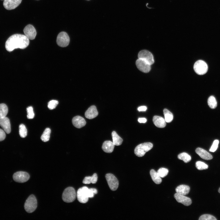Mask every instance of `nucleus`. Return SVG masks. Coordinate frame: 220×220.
I'll return each instance as SVG.
<instances>
[{
    "instance_id": "1",
    "label": "nucleus",
    "mask_w": 220,
    "mask_h": 220,
    "mask_svg": "<svg viewBox=\"0 0 220 220\" xmlns=\"http://www.w3.org/2000/svg\"><path fill=\"white\" fill-rule=\"evenodd\" d=\"M29 43V39L25 35L15 34L7 39L5 47L7 50L11 52L17 48L25 49L28 46Z\"/></svg>"
},
{
    "instance_id": "2",
    "label": "nucleus",
    "mask_w": 220,
    "mask_h": 220,
    "mask_svg": "<svg viewBox=\"0 0 220 220\" xmlns=\"http://www.w3.org/2000/svg\"><path fill=\"white\" fill-rule=\"evenodd\" d=\"M97 193V190L96 189H89L86 186H84L78 189L76 195L79 202L85 203L88 202L89 198L93 197L94 194Z\"/></svg>"
},
{
    "instance_id": "3",
    "label": "nucleus",
    "mask_w": 220,
    "mask_h": 220,
    "mask_svg": "<svg viewBox=\"0 0 220 220\" xmlns=\"http://www.w3.org/2000/svg\"><path fill=\"white\" fill-rule=\"evenodd\" d=\"M152 147V144L150 142L141 144L135 148L134 153L138 157H142L145 155L146 152L151 149Z\"/></svg>"
},
{
    "instance_id": "4",
    "label": "nucleus",
    "mask_w": 220,
    "mask_h": 220,
    "mask_svg": "<svg viewBox=\"0 0 220 220\" xmlns=\"http://www.w3.org/2000/svg\"><path fill=\"white\" fill-rule=\"evenodd\" d=\"M76 194L75 189L72 187H68L64 190L62 196L63 200L66 203L73 202L75 199Z\"/></svg>"
},
{
    "instance_id": "5",
    "label": "nucleus",
    "mask_w": 220,
    "mask_h": 220,
    "mask_svg": "<svg viewBox=\"0 0 220 220\" xmlns=\"http://www.w3.org/2000/svg\"><path fill=\"white\" fill-rule=\"evenodd\" d=\"M37 207V201L33 195L30 196L26 200L24 205L25 211L28 213L34 212Z\"/></svg>"
},
{
    "instance_id": "6",
    "label": "nucleus",
    "mask_w": 220,
    "mask_h": 220,
    "mask_svg": "<svg viewBox=\"0 0 220 220\" xmlns=\"http://www.w3.org/2000/svg\"><path fill=\"white\" fill-rule=\"evenodd\" d=\"M193 68L195 72L197 74L203 75L207 72L208 66L204 61L202 60H199L195 63Z\"/></svg>"
},
{
    "instance_id": "7",
    "label": "nucleus",
    "mask_w": 220,
    "mask_h": 220,
    "mask_svg": "<svg viewBox=\"0 0 220 220\" xmlns=\"http://www.w3.org/2000/svg\"><path fill=\"white\" fill-rule=\"evenodd\" d=\"M105 178L110 189L112 191H115L119 186V181L111 173L107 174Z\"/></svg>"
},
{
    "instance_id": "8",
    "label": "nucleus",
    "mask_w": 220,
    "mask_h": 220,
    "mask_svg": "<svg viewBox=\"0 0 220 220\" xmlns=\"http://www.w3.org/2000/svg\"><path fill=\"white\" fill-rule=\"evenodd\" d=\"M70 39L68 34L65 32H61L58 35L57 38V45L61 47H65L69 44Z\"/></svg>"
},
{
    "instance_id": "9",
    "label": "nucleus",
    "mask_w": 220,
    "mask_h": 220,
    "mask_svg": "<svg viewBox=\"0 0 220 220\" xmlns=\"http://www.w3.org/2000/svg\"><path fill=\"white\" fill-rule=\"evenodd\" d=\"M138 58L145 61L151 65L154 62L152 54L147 50H143L140 51L138 53Z\"/></svg>"
},
{
    "instance_id": "10",
    "label": "nucleus",
    "mask_w": 220,
    "mask_h": 220,
    "mask_svg": "<svg viewBox=\"0 0 220 220\" xmlns=\"http://www.w3.org/2000/svg\"><path fill=\"white\" fill-rule=\"evenodd\" d=\"M29 174L25 172L19 171L14 174L13 175V180L19 183H24L27 181L29 179Z\"/></svg>"
},
{
    "instance_id": "11",
    "label": "nucleus",
    "mask_w": 220,
    "mask_h": 220,
    "mask_svg": "<svg viewBox=\"0 0 220 220\" xmlns=\"http://www.w3.org/2000/svg\"><path fill=\"white\" fill-rule=\"evenodd\" d=\"M136 64L139 70L144 73L149 72L151 69V65L141 59L138 58L137 60Z\"/></svg>"
},
{
    "instance_id": "12",
    "label": "nucleus",
    "mask_w": 220,
    "mask_h": 220,
    "mask_svg": "<svg viewBox=\"0 0 220 220\" xmlns=\"http://www.w3.org/2000/svg\"><path fill=\"white\" fill-rule=\"evenodd\" d=\"M25 35L30 40L35 39L36 35V31L34 27L31 24L27 25L23 30Z\"/></svg>"
},
{
    "instance_id": "13",
    "label": "nucleus",
    "mask_w": 220,
    "mask_h": 220,
    "mask_svg": "<svg viewBox=\"0 0 220 220\" xmlns=\"http://www.w3.org/2000/svg\"><path fill=\"white\" fill-rule=\"evenodd\" d=\"M21 1L22 0H4L3 5L6 9L12 10L17 7Z\"/></svg>"
},
{
    "instance_id": "14",
    "label": "nucleus",
    "mask_w": 220,
    "mask_h": 220,
    "mask_svg": "<svg viewBox=\"0 0 220 220\" xmlns=\"http://www.w3.org/2000/svg\"><path fill=\"white\" fill-rule=\"evenodd\" d=\"M0 126L7 134L10 133L11 125L9 120L8 117H5L0 118Z\"/></svg>"
},
{
    "instance_id": "15",
    "label": "nucleus",
    "mask_w": 220,
    "mask_h": 220,
    "mask_svg": "<svg viewBox=\"0 0 220 220\" xmlns=\"http://www.w3.org/2000/svg\"><path fill=\"white\" fill-rule=\"evenodd\" d=\"M174 196L178 202L181 203L185 206H188L192 204L191 199L184 195L176 193L174 194Z\"/></svg>"
},
{
    "instance_id": "16",
    "label": "nucleus",
    "mask_w": 220,
    "mask_h": 220,
    "mask_svg": "<svg viewBox=\"0 0 220 220\" xmlns=\"http://www.w3.org/2000/svg\"><path fill=\"white\" fill-rule=\"evenodd\" d=\"M98 115V112L95 105H92L90 107L85 113L86 117L89 119L95 118Z\"/></svg>"
},
{
    "instance_id": "17",
    "label": "nucleus",
    "mask_w": 220,
    "mask_h": 220,
    "mask_svg": "<svg viewBox=\"0 0 220 220\" xmlns=\"http://www.w3.org/2000/svg\"><path fill=\"white\" fill-rule=\"evenodd\" d=\"M72 122L74 126L78 128H80L84 126L86 123L85 119L80 116H76L74 117L72 119Z\"/></svg>"
},
{
    "instance_id": "18",
    "label": "nucleus",
    "mask_w": 220,
    "mask_h": 220,
    "mask_svg": "<svg viewBox=\"0 0 220 220\" xmlns=\"http://www.w3.org/2000/svg\"><path fill=\"white\" fill-rule=\"evenodd\" d=\"M196 152L202 158L209 160L213 158L212 155L205 150L200 148H198L196 150Z\"/></svg>"
},
{
    "instance_id": "19",
    "label": "nucleus",
    "mask_w": 220,
    "mask_h": 220,
    "mask_svg": "<svg viewBox=\"0 0 220 220\" xmlns=\"http://www.w3.org/2000/svg\"><path fill=\"white\" fill-rule=\"evenodd\" d=\"M152 120L154 125L158 127L164 128L166 126V122L165 119L161 117L154 116Z\"/></svg>"
},
{
    "instance_id": "20",
    "label": "nucleus",
    "mask_w": 220,
    "mask_h": 220,
    "mask_svg": "<svg viewBox=\"0 0 220 220\" xmlns=\"http://www.w3.org/2000/svg\"><path fill=\"white\" fill-rule=\"evenodd\" d=\"M115 145L112 142L106 141L103 143L102 148L103 151L106 153H110L113 150Z\"/></svg>"
},
{
    "instance_id": "21",
    "label": "nucleus",
    "mask_w": 220,
    "mask_h": 220,
    "mask_svg": "<svg viewBox=\"0 0 220 220\" xmlns=\"http://www.w3.org/2000/svg\"><path fill=\"white\" fill-rule=\"evenodd\" d=\"M190 189L189 186L182 185L178 186L175 190L177 193L185 196L189 193Z\"/></svg>"
},
{
    "instance_id": "22",
    "label": "nucleus",
    "mask_w": 220,
    "mask_h": 220,
    "mask_svg": "<svg viewBox=\"0 0 220 220\" xmlns=\"http://www.w3.org/2000/svg\"><path fill=\"white\" fill-rule=\"evenodd\" d=\"M97 174L94 173L92 176L86 177L84 179L82 182L84 184L96 183L97 180Z\"/></svg>"
},
{
    "instance_id": "23",
    "label": "nucleus",
    "mask_w": 220,
    "mask_h": 220,
    "mask_svg": "<svg viewBox=\"0 0 220 220\" xmlns=\"http://www.w3.org/2000/svg\"><path fill=\"white\" fill-rule=\"evenodd\" d=\"M150 174L153 181L156 184H159L162 182V179L157 172L154 170H150Z\"/></svg>"
},
{
    "instance_id": "24",
    "label": "nucleus",
    "mask_w": 220,
    "mask_h": 220,
    "mask_svg": "<svg viewBox=\"0 0 220 220\" xmlns=\"http://www.w3.org/2000/svg\"><path fill=\"white\" fill-rule=\"evenodd\" d=\"M113 142L116 145H120L122 143L123 140L120 137L115 131H113L112 134Z\"/></svg>"
},
{
    "instance_id": "25",
    "label": "nucleus",
    "mask_w": 220,
    "mask_h": 220,
    "mask_svg": "<svg viewBox=\"0 0 220 220\" xmlns=\"http://www.w3.org/2000/svg\"><path fill=\"white\" fill-rule=\"evenodd\" d=\"M50 133L51 130L49 128H46L41 137V140L45 142L48 141L50 139Z\"/></svg>"
},
{
    "instance_id": "26",
    "label": "nucleus",
    "mask_w": 220,
    "mask_h": 220,
    "mask_svg": "<svg viewBox=\"0 0 220 220\" xmlns=\"http://www.w3.org/2000/svg\"><path fill=\"white\" fill-rule=\"evenodd\" d=\"M163 111L166 122L167 123L171 122L173 118L172 113L169 110L166 108L163 110Z\"/></svg>"
},
{
    "instance_id": "27",
    "label": "nucleus",
    "mask_w": 220,
    "mask_h": 220,
    "mask_svg": "<svg viewBox=\"0 0 220 220\" xmlns=\"http://www.w3.org/2000/svg\"><path fill=\"white\" fill-rule=\"evenodd\" d=\"M8 112V108L5 104H0V118L6 117Z\"/></svg>"
},
{
    "instance_id": "28",
    "label": "nucleus",
    "mask_w": 220,
    "mask_h": 220,
    "mask_svg": "<svg viewBox=\"0 0 220 220\" xmlns=\"http://www.w3.org/2000/svg\"><path fill=\"white\" fill-rule=\"evenodd\" d=\"M178 159L183 160L185 163L189 162L191 159V156L186 152H182L178 155Z\"/></svg>"
},
{
    "instance_id": "29",
    "label": "nucleus",
    "mask_w": 220,
    "mask_h": 220,
    "mask_svg": "<svg viewBox=\"0 0 220 220\" xmlns=\"http://www.w3.org/2000/svg\"><path fill=\"white\" fill-rule=\"evenodd\" d=\"M207 103L209 107L212 109L215 108L217 106V102L216 99L213 96H210L208 98Z\"/></svg>"
},
{
    "instance_id": "30",
    "label": "nucleus",
    "mask_w": 220,
    "mask_h": 220,
    "mask_svg": "<svg viewBox=\"0 0 220 220\" xmlns=\"http://www.w3.org/2000/svg\"><path fill=\"white\" fill-rule=\"evenodd\" d=\"M19 133L20 137L25 138L27 135V131L25 126L23 124H21L19 126Z\"/></svg>"
},
{
    "instance_id": "31",
    "label": "nucleus",
    "mask_w": 220,
    "mask_h": 220,
    "mask_svg": "<svg viewBox=\"0 0 220 220\" xmlns=\"http://www.w3.org/2000/svg\"><path fill=\"white\" fill-rule=\"evenodd\" d=\"M196 168L199 170H202L207 169L208 166L204 162L200 161H198L196 162Z\"/></svg>"
},
{
    "instance_id": "32",
    "label": "nucleus",
    "mask_w": 220,
    "mask_h": 220,
    "mask_svg": "<svg viewBox=\"0 0 220 220\" xmlns=\"http://www.w3.org/2000/svg\"><path fill=\"white\" fill-rule=\"evenodd\" d=\"M157 173L161 178H164L167 174L168 170L166 168H161L158 170Z\"/></svg>"
},
{
    "instance_id": "33",
    "label": "nucleus",
    "mask_w": 220,
    "mask_h": 220,
    "mask_svg": "<svg viewBox=\"0 0 220 220\" xmlns=\"http://www.w3.org/2000/svg\"><path fill=\"white\" fill-rule=\"evenodd\" d=\"M199 220H216V218L214 216L209 214H204L202 215L199 218Z\"/></svg>"
},
{
    "instance_id": "34",
    "label": "nucleus",
    "mask_w": 220,
    "mask_h": 220,
    "mask_svg": "<svg viewBox=\"0 0 220 220\" xmlns=\"http://www.w3.org/2000/svg\"><path fill=\"white\" fill-rule=\"evenodd\" d=\"M27 117L28 119H32L34 118L35 114L33 110V108L31 106H29L27 108Z\"/></svg>"
},
{
    "instance_id": "35",
    "label": "nucleus",
    "mask_w": 220,
    "mask_h": 220,
    "mask_svg": "<svg viewBox=\"0 0 220 220\" xmlns=\"http://www.w3.org/2000/svg\"><path fill=\"white\" fill-rule=\"evenodd\" d=\"M58 104V101L56 100L50 101L48 104V107L49 109L52 110L54 109Z\"/></svg>"
},
{
    "instance_id": "36",
    "label": "nucleus",
    "mask_w": 220,
    "mask_h": 220,
    "mask_svg": "<svg viewBox=\"0 0 220 220\" xmlns=\"http://www.w3.org/2000/svg\"><path fill=\"white\" fill-rule=\"evenodd\" d=\"M219 144V141L218 140H215L210 148L209 151L210 152H214L217 150Z\"/></svg>"
},
{
    "instance_id": "37",
    "label": "nucleus",
    "mask_w": 220,
    "mask_h": 220,
    "mask_svg": "<svg viewBox=\"0 0 220 220\" xmlns=\"http://www.w3.org/2000/svg\"><path fill=\"white\" fill-rule=\"evenodd\" d=\"M6 132L2 129H0V141H3L6 137Z\"/></svg>"
},
{
    "instance_id": "38",
    "label": "nucleus",
    "mask_w": 220,
    "mask_h": 220,
    "mask_svg": "<svg viewBox=\"0 0 220 220\" xmlns=\"http://www.w3.org/2000/svg\"><path fill=\"white\" fill-rule=\"evenodd\" d=\"M147 109V108L145 106H141L139 107L138 108V110L139 111H145Z\"/></svg>"
},
{
    "instance_id": "39",
    "label": "nucleus",
    "mask_w": 220,
    "mask_h": 220,
    "mask_svg": "<svg viewBox=\"0 0 220 220\" xmlns=\"http://www.w3.org/2000/svg\"><path fill=\"white\" fill-rule=\"evenodd\" d=\"M138 121L140 123H145L147 121V119L144 118H139Z\"/></svg>"
},
{
    "instance_id": "40",
    "label": "nucleus",
    "mask_w": 220,
    "mask_h": 220,
    "mask_svg": "<svg viewBox=\"0 0 220 220\" xmlns=\"http://www.w3.org/2000/svg\"><path fill=\"white\" fill-rule=\"evenodd\" d=\"M218 192L219 193H220V188L218 189Z\"/></svg>"
},
{
    "instance_id": "41",
    "label": "nucleus",
    "mask_w": 220,
    "mask_h": 220,
    "mask_svg": "<svg viewBox=\"0 0 220 220\" xmlns=\"http://www.w3.org/2000/svg\"></svg>"
}]
</instances>
